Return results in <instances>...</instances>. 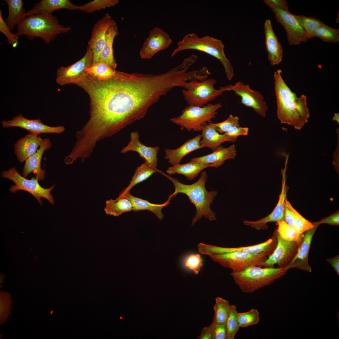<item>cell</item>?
Instances as JSON below:
<instances>
[{"label": "cell", "instance_id": "cell-1", "mask_svg": "<svg viewBox=\"0 0 339 339\" xmlns=\"http://www.w3.org/2000/svg\"><path fill=\"white\" fill-rule=\"evenodd\" d=\"M158 172L169 179L174 185L175 191L170 195L169 198L171 199L178 193H183L188 197L190 202L195 206L196 212L192 221V226L202 217L210 221L217 219L216 213L211 209L210 206L217 196V191L206 190L205 184L208 175L206 172L202 171L199 180L191 185L184 184L161 170H158Z\"/></svg>", "mask_w": 339, "mask_h": 339}, {"label": "cell", "instance_id": "cell-2", "mask_svg": "<svg viewBox=\"0 0 339 339\" xmlns=\"http://www.w3.org/2000/svg\"><path fill=\"white\" fill-rule=\"evenodd\" d=\"M280 69L273 74L274 88L276 98L277 116L282 123L293 126L300 130L308 122L309 116L307 106V97L302 94L294 100L287 96L284 88L285 83Z\"/></svg>", "mask_w": 339, "mask_h": 339}, {"label": "cell", "instance_id": "cell-3", "mask_svg": "<svg viewBox=\"0 0 339 339\" xmlns=\"http://www.w3.org/2000/svg\"><path fill=\"white\" fill-rule=\"evenodd\" d=\"M16 34L18 37L26 35L29 39L41 38L48 44L59 35L67 33L69 27L60 24L57 18L52 14L38 13L27 16L17 26Z\"/></svg>", "mask_w": 339, "mask_h": 339}, {"label": "cell", "instance_id": "cell-4", "mask_svg": "<svg viewBox=\"0 0 339 339\" xmlns=\"http://www.w3.org/2000/svg\"><path fill=\"white\" fill-rule=\"evenodd\" d=\"M289 269L288 267L274 268L251 265L240 271H232L230 273L235 283L245 293H253L261 288L270 285L284 276Z\"/></svg>", "mask_w": 339, "mask_h": 339}, {"label": "cell", "instance_id": "cell-5", "mask_svg": "<svg viewBox=\"0 0 339 339\" xmlns=\"http://www.w3.org/2000/svg\"><path fill=\"white\" fill-rule=\"evenodd\" d=\"M224 46L220 40L207 35L199 37L196 34H188L177 43V47L173 51V56L181 51L194 50L207 54L218 59L223 64L228 79L230 80L234 75L233 67L224 53Z\"/></svg>", "mask_w": 339, "mask_h": 339}, {"label": "cell", "instance_id": "cell-6", "mask_svg": "<svg viewBox=\"0 0 339 339\" xmlns=\"http://www.w3.org/2000/svg\"><path fill=\"white\" fill-rule=\"evenodd\" d=\"M222 106L220 103H208L202 107L189 105L182 110L180 115L170 121L179 126L181 130L200 132L216 118L217 110Z\"/></svg>", "mask_w": 339, "mask_h": 339}, {"label": "cell", "instance_id": "cell-7", "mask_svg": "<svg viewBox=\"0 0 339 339\" xmlns=\"http://www.w3.org/2000/svg\"><path fill=\"white\" fill-rule=\"evenodd\" d=\"M216 82L215 79L210 78L186 82L182 92L187 103L190 106L202 107L222 95L223 92L214 87Z\"/></svg>", "mask_w": 339, "mask_h": 339}, {"label": "cell", "instance_id": "cell-8", "mask_svg": "<svg viewBox=\"0 0 339 339\" xmlns=\"http://www.w3.org/2000/svg\"><path fill=\"white\" fill-rule=\"evenodd\" d=\"M271 254L262 252L252 254L237 251L209 256L214 262L232 271H240L251 265L264 267V263L267 256Z\"/></svg>", "mask_w": 339, "mask_h": 339}, {"label": "cell", "instance_id": "cell-9", "mask_svg": "<svg viewBox=\"0 0 339 339\" xmlns=\"http://www.w3.org/2000/svg\"><path fill=\"white\" fill-rule=\"evenodd\" d=\"M1 175L3 178L8 179L15 183V185L12 186L10 188V191L12 193L20 190L26 191L34 196L40 205L42 204L41 197L46 198L51 204L54 203L50 192L54 188L55 185L49 188H44L39 184L37 178L33 177L30 180L27 179L21 176L14 167L3 171Z\"/></svg>", "mask_w": 339, "mask_h": 339}, {"label": "cell", "instance_id": "cell-10", "mask_svg": "<svg viewBox=\"0 0 339 339\" xmlns=\"http://www.w3.org/2000/svg\"><path fill=\"white\" fill-rule=\"evenodd\" d=\"M92 51L87 47L86 53L80 59L67 67L61 66L56 72V83L61 86L76 85L88 74L86 69L93 63Z\"/></svg>", "mask_w": 339, "mask_h": 339}, {"label": "cell", "instance_id": "cell-11", "mask_svg": "<svg viewBox=\"0 0 339 339\" xmlns=\"http://www.w3.org/2000/svg\"><path fill=\"white\" fill-rule=\"evenodd\" d=\"M219 89L223 92L233 91L236 95L241 97V104L252 108L261 116H266L268 107L263 95L258 91L252 89L249 85L244 84L242 82L239 81L234 85L220 87Z\"/></svg>", "mask_w": 339, "mask_h": 339}, {"label": "cell", "instance_id": "cell-12", "mask_svg": "<svg viewBox=\"0 0 339 339\" xmlns=\"http://www.w3.org/2000/svg\"><path fill=\"white\" fill-rule=\"evenodd\" d=\"M277 22L283 26L290 46L306 42L310 39L304 28L299 24L293 14L289 11L277 7L271 8Z\"/></svg>", "mask_w": 339, "mask_h": 339}, {"label": "cell", "instance_id": "cell-13", "mask_svg": "<svg viewBox=\"0 0 339 339\" xmlns=\"http://www.w3.org/2000/svg\"><path fill=\"white\" fill-rule=\"evenodd\" d=\"M302 234L298 241H289L282 238L277 232L276 246L272 253L268 256L265 261L264 267H274L275 264L277 265L278 267L288 266L297 253Z\"/></svg>", "mask_w": 339, "mask_h": 339}, {"label": "cell", "instance_id": "cell-14", "mask_svg": "<svg viewBox=\"0 0 339 339\" xmlns=\"http://www.w3.org/2000/svg\"><path fill=\"white\" fill-rule=\"evenodd\" d=\"M277 244V232L276 231L271 238L264 242L256 245L236 247H220L200 243L197 245V248L198 252L201 254L209 256L237 251L252 254L267 252L271 254L274 250Z\"/></svg>", "mask_w": 339, "mask_h": 339}, {"label": "cell", "instance_id": "cell-15", "mask_svg": "<svg viewBox=\"0 0 339 339\" xmlns=\"http://www.w3.org/2000/svg\"><path fill=\"white\" fill-rule=\"evenodd\" d=\"M1 124L3 128L19 127L27 130L30 133L38 136L41 133L60 134L65 130L63 126H51L44 124L39 119H29L21 114L14 117L11 120H3Z\"/></svg>", "mask_w": 339, "mask_h": 339}, {"label": "cell", "instance_id": "cell-16", "mask_svg": "<svg viewBox=\"0 0 339 339\" xmlns=\"http://www.w3.org/2000/svg\"><path fill=\"white\" fill-rule=\"evenodd\" d=\"M115 22L110 16L106 13L94 24L87 46L93 52V63L99 61L105 43L107 30Z\"/></svg>", "mask_w": 339, "mask_h": 339}, {"label": "cell", "instance_id": "cell-17", "mask_svg": "<svg viewBox=\"0 0 339 339\" xmlns=\"http://www.w3.org/2000/svg\"><path fill=\"white\" fill-rule=\"evenodd\" d=\"M172 39L169 34L162 29L155 27L150 32L140 51L141 58L149 59L157 52L168 48Z\"/></svg>", "mask_w": 339, "mask_h": 339}, {"label": "cell", "instance_id": "cell-18", "mask_svg": "<svg viewBox=\"0 0 339 339\" xmlns=\"http://www.w3.org/2000/svg\"><path fill=\"white\" fill-rule=\"evenodd\" d=\"M284 176L282 180L281 191L279 200L273 211L267 216L256 221L245 220L243 222L244 224L257 230H265L268 228L267 223L269 222L277 223L280 221H284L285 202L288 188L286 185L285 178Z\"/></svg>", "mask_w": 339, "mask_h": 339}, {"label": "cell", "instance_id": "cell-19", "mask_svg": "<svg viewBox=\"0 0 339 339\" xmlns=\"http://www.w3.org/2000/svg\"><path fill=\"white\" fill-rule=\"evenodd\" d=\"M319 225L302 234V239L297 252L293 259L287 266L290 269L296 268L309 272L312 269L308 262V255L313 236Z\"/></svg>", "mask_w": 339, "mask_h": 339}, {"label": "cell", "instance_id": "cell-20", "mask_svg": "<svg viewBox=\"0 0 339 339\" xmlns=\"http://www.w3.org/2000/svg\"><path fill=\"white\" fill-rule=\"evenodd\" d=\"M139 137V134L138 131L131 132L129 142L122 149L121 153H125L130 151L136 152L145 161L152 166L156 168L158 165L157 154L159 149V147L146 146L140 141Z\"/></svg>", "mask_w": 339, "mask_h": 339}, {"label": "cell", "instance_id": "cell-21", "mask_svg": "<svg viewBox=\"0 0 339 339\" xmlns=\"http://www.w3.org/2000/svg\"><path fill=\"white\" fill-rule=\"evenodd\" d=\"M264 30L268 60L272 66L278 65L282 59L283 50L282 46L273 31L270 19L265 20Z\"/></svg>", "mask_w": 339, "mask_h": 339}, {"label": "cell", "instance_id": "cell-22", "mask_svg": "<svg viewBox=\"0 0 339 339\" xmlns=\"http://www.w3.org/2000/svg\"><path fill=\"white\" fill-rule=\"evenodd\" d=\"M51 146V143L48 138L43 139L37 151L25 161L22 173L24 177H26L30 173L33 172L35 174V177L39 180L44 179L45 172L41 168V160L44 152L48 150Z\"/></svg>", "mask_w": 339, "mask_h": 339}, {"label": "cell", "instance_id": "cell-23", "mask_svg": "<svg viewBox=\"0 0 339 339\" xmlns=\"http://www.w3.org/2000/svg\"><path fill=\"white\" fill-rule=\"evenodd\" d=\"M43 139L38 136L29 133L18 140L14 144V150L18 161L23 163L34 154Z\"/></svg>", "mask_w": 339, "mask_h": 339}, {"label": "cell", "instance_id": "cell-24", "mask_svg": "<svg viewBox=\"0 0 339 339\" xmlns=\"http://www.w3.org/2000/svg\"><path fill=\"white\" fill-rule=\"evenodd\" d=\"M236 152L234 144L227 148L221 145L212 153L202 157L193 158L191 161L209 164L211 167L217 168L223 165L227 159H234L236 155Z\"/></svg>", "mask_w": 339, "mask_h": 339}, {"label": "cell", "instance_id": "cell-25", "mask_svg": "<svg viewBox=\"0 0 339 339\" xmlns=\"http://www.w3.org/2000/svg\"><path fill=\"white\" fill-rule=\"evenodd\" d=\"M201 139V134H199L188 140L176 149H165L164 151V159L168 160L169 163L172 166L180 164L183 158L186 155L197 149L202 148L199 144Z\"/></svg>", "mask_w": 339, "mask_h": 339}, {"label": "cell", "instance_id": "cell-26", "mask_svg": "<svg viewBox=\"0 0 339 339\" xmlns=\"http://www.w3.org/2000/svg\"><path fill=\"white\" fill-rule=\"evenodd\" d=\"M79 6L69 0H41L26 12V16L38 13L52 14L53 12L60 9L79 10Z\"/></svg>", "mask_w": 339, "mask_h": 339}, {"label": "cell", "instance_id": "cell-27", "mask_svg": "<svg viewBox=\"0 0 339 339\" xmlns=\"http://www.w3.org/2000/svg\"><path fill=\"white\" fill-rule=\"evenodd\" d=\"M119 196L124 197L130 202L133 207L132 211L137 212L148 210L152 212L160 220L162 219L164 216L162 212V209L170 204L171 199L169 197L168 200L165 203L158 204L152 203L147 200L135 197L132 195L130 191L124 192L122 191Z\"/></svg>", "mask_w": 339, "mask_h": 339}, {"label": "cell", "instance_id": "cell-28", "mask_svg": "<svg viewBox=\"0 0 339 339\" xmlns=\"http://www.w3.org/2000/svg\"><path fill=\"white\" fill-rule=\"evenodd\" d=\"M202 132L201 139L199 144L202 148H207L213 152L223 143L229 141L234 142L231 138L218 133L214 128L211 122L207 124Z\"/></svg>", "mask_w": 339, "mask_h": 339}, {"label": "cell", "instance_id": "cell-29", "mask_svg": "<svg viewBox=\"0 0 339 339\" xmlns=\"http://www.w3.org/2000/svg\"><path fill=\"white\" fill-rule=\"evenodd\" d=\"M118 34V27L115 22L109 28L106 34L105 44L100 53V59L115 69L117 63L113 54V45L115 38Z\"/></svg>", "mask_w": 339, "mask_h": 339}, {"label": "cell", "instance_id": "cell-30", "mask_svg": "<svg viewBox=\"0 0 339 339\" xmlns=\"http://www.w3.org/2000/svg\"><path fill=\"white\" fill-rule=\"evenodd\" d=\"M209 167L211 166L209 164L198 163L190 161L186 164H179L170 167L166 172L170 175L176 174L182 175L188 180H192L197 177L202 170Z\"/></svg>", "mask_w": 339, "mask_h": 339}, {"label": "cell", "instance_id": "cell-31", "mask_svg": "<svg viewBox=\"0 0 339 339\" xmlns=\"http://www.w3.org/2000/svg\"><path fill=\"white\" fill-rule=\"evenodd\" d=\"M8 8V14L5 21L10 30L14 29L25 18L24 4L22 0H5Z\"/></svg>", "mask_w": 339, "mask_h": 339}, {"label": "cell", "instance_id": "cell-32", "mask_svg": "<svg viewBox=\"0 0 339 339\" xmlns=\"http://www.w3.org/2000/svg\"><path fill=\"white\" fill-rule=\"evenodd\" d=\"M132 208V203L128 199L119 196L115 199L107 200L104 210L108 215L118 216L123 213L131 211Z\"/></svg>", "mask_w": 339, "mask_h": 339}, {"label": "cell", "instance_id": "cell-33", "mask_svg": "<svg viewBox=\"0 0 339 339\" xmlns=\"http://www.w3.org/2000/svg\"><path fill=\"white\" fill-rule=\"evenodd\" d=\"M158 170L156 168L145 161L137 168L129 185L122 191L124 192L130 191L135 185L145 180Z\"/></svg>", "mask_w": 339, "mask_h": 339}, {"label": "cell", "instance_id": "cell-34", "mask_svg": "<svg viewBox=\"0 0 339 339\" xmlns=\"http://www.w3.org/2000/svg\"><path fill=\"white\" fill-rule=\"evenodd\" d=\"M86 71L88 74L95 77L100 80L109 79L114 77L117 71L105 62L99 60L93 63Z\"/></svg>", "mask_w": 339, "mask_h": 339}, {"label": "cell", "instance_id": "cell-35", "mask_svg": "<svg viewBox=\"0 0 339 339\" xmlns=\"http://www.w3.org/2000/svg\"><path fill=\"white\" fill-rule=\"evenodd\" d=\"M215 300L213 321L218 324L226 323L230 314L231 305L228 300L220 297H216Z\"/></svg>", "mask_w": 339, "mask_h": 339}, {"label": "cell", "instance_id": "cell-36", "mask_svg": "<svg viewBox=\"0 0 339 339\" xmlns=\"http://www.w3.org/2000/svg\"><path fill=\"white\" fill-rule=\"evenodd\" d=\"M285 205L291 210L293 214L294 220V228L299 235L315 226L312 223L302 216L293 207L287 199L285 200Z\"/></svg>", "mask_w": 339, "mask_h": 339}, {"label": "cell", "instance_id": "cell-37", "mask_svg": "<svg viewBox=\"0 0 339 339\" xmlns=\"http://www.w3.org/2000/svg\"><path fill=\"white\" fill-rule=\"evenodd\" d=\"M314 37L325 42L337 43L339 42V29L333 28L324 24L315 31Z\"/></svg>", "mask_w": 339, "mask_h": 339}, {"label": "cell", "instance_id": "cell-38", "mask_svg": "<svg viewBox=\"0 0 339 339\" xmlns=\"http://www.w3.org/2000/svg\"><path fill=\"white\" fill-rule=\"evenodd\" d=\"M293 15L298 22L304 28L310 38L314 37V34L316 30L324 24L320 20L311 17L294 14Z\"/></svg>", "mask_w": 339, "mask_h": 339}, {"label": "cell", "instance_id": "cell-39", "mask_svg": "<svg viewBox=\"0 0 339 339\" xmlns=\"http://www.w3.org/2000/svg\"><path fill=\"white\" fill-rule=\"evenodd\" d=\"M119 3L118 0H94L79 6V10L88 13L114 6Z\"/></svg>", "mask_w": 339, "mask_h": 339}, {"label": "cell", "instance_id": "cell-40", "mask_svg": "<svg viewBox=\"0 0 339 339\" xmlns=\"http://www.w3.org/2000/svg\"><path fill=\"white\" fill-rule=\"evenodd\" d=\"M237 318L239 325L242 328L257 324L260 320L259 312L254 309L246 312H238Z\"/></svg>", "mask_w": 339, "mask_h": 339}, {"label": "cell", "instance_id": "cell-41", "mask_svg": "<svg viewBox=\"0 0 339 339\" xmlns=\"http://www.w3.org/2000/svg\"><path fill=\"white\" fill-rule=\"evenodd\" d=\"M9 293L0 291V323L3 324L11 314L13 301L11 299Z\"/></svg>", "mask_w": 339, "mask_h": 339}, {"label": "cell", "instance_id": "cell-42", "mask_svg": "<svg viewBox=\"0 0 339 339\" xmlns=\"http://www.w3.org/2000/svg\"><path fill=\"white\" fill-rule=\"evenodd\" d=\"M238 312L235 305H231L230 314L226 322L227 339H234L240 328L237 318Z\"/></svg>", "mask_w": 339, "mask_h": 339}, {"label": "cell", "instance_id": "cell-43", "mask_svg": "<svg viewBox=\"0 0 339 339\" xmlns=\"http://www.w3.org/2000/svg\"><path fill=\"white\" fill-rule=\"evenodd\" d=\"M278 227L276 230L278 234L282 238L289 241H298L300 238L294 227L288 224L284 221L277 222Z\"/></svg>", "mask_w": 339, "mask_h": 339}, {"label": "cell", "instance_id": "cell-44", "mask_svg": "<svg viewBox=\"0 0 339 339\" xmlns=\"http://www.w3.org/2000/svg\"><path fill=\"white\" fill-rule=\"evenodd\" d=\"M203 260L198 254L191 253L187 255L183 259L182 262L186 268L192 270L194 274H198L202 267Z\"/></svg>", "mask_w": 339, "mask_h": 339}, {"label": "cell", "instance_id": "cell-45", "mask_svg": "<svg viewBox=\"0 0 339 339\" xmlns=\"http://www.w3.org/2000/svg\"><path fill=\"white\" fill-rule=\"evenodd\" d=\"M3 12L0 10V31L7 37V42L13 47H16L19 44V37L16 33L11 32L5 21L3 17Z\"/></svg>", "mask_w": 339, "mask_h": 339}, {"label": "cell", "instance_id": "cell-46", "mask_svg": "<svg viewBox=\"0 0 339 339\" xmlns=\"http://www.w3.org/2000/svg\"><path fill=\"white\" fill-rule=\"evenodd\" d=\"M215 129L220 133H225L232 127L239 125V119L237 116L230 115L227 119L217 123L211 122Z\"/></svg>", "mask_w": 339, "mask_h": 339}, {"label": "cell", "instance_id": "cell-47", "mask_svg": "<svg viewBox=\"0 0 339 339\" xmlns=\"http://www.w3.org/2000/svg\"><path fill=\"white\" fill-rule=\"evenodd\" d=\"M248 127H241L239 125L236 126L231 127L223 134L232 139L235 142L238 136L247 135L248 134Z\"/></svg>", "mask_w": 339, "mask_h": 339}, {"label": "cell", "instance_id": "cell-48", "mask_svg": "<svg viewBox=\"0 0 339 339\" xmlns=\"http://www.w3.org/2000/svg\"><path fill=\"white\" fill-rule=\"evenodd\" d=\"M213 322L214 325L212 339H227L226 324H218Z\"/></svg>", "mask_w": 339, "mask_h": 339}, {"label": "cell", "instance_id": "cell-49", "mask_svg": "<svg viewBox=\"0 0 339 339\" xmlns=\"http://www.w3.org/2000/svg\"><path fill=\"white\" fill-rule=\"evenodd\" d=\"M315 225H319L322 223L328 224L332 225H338L339 224V213L337 212L331 215L321 219L320 221L312 223Z\"/></svg>", "mask_w": 339, "mask_h": 339}, {"label": "cell", "instance_id": "cell-50", "mask_svg": "<svg viewBox=\"0 0 339 339\" xmlns=\"http://www.w3.org/2000/svg\"><path fill=\"white\" fill-rule=\"evenodd\" d=\"M263 1L271 8L277 7L289 11L288 2L286 0H264Z\"/></svg>", "mask_w": 339, "mask_h": 339}, {"label": "cell", "instance_id": "cell-51", "mask_svg": "<svg viewBox=\"0 0 339 339\" xmlns=\"http://www.w3.org/2000/svg\"><path fill=\"white\" fill-rule=\"evenodd\" d=\"M214 323H212L208 326L204 327L201 330L200 335L197 337L198 339H212Z\"/></svg>", "mask_w": 339, "mask_h": 339}, {"label": "cell", "instance_id": "cell-52", "mask_svg": "<svg viewBox=\"0 0 339 339\" xmlns=\"http://www.w3.org/2000/svg\"><path fill=\"white\" fill-rule=\"evenodd\" d=\"M284 221L290 226L294 228V220L291 210L285 205L284 211Z\"/></svg>", "mask_w": 339, "mask_h": 339}, {"label": "cell", "instance_id": "cell-53", "mask_svg": "<svg viewBox=\"0 0 339 339\" xmlns=\"http://www.w3.org/2000/svg\"><path fill=\"white\" fill-rule=\"evenodd\" d=\"M326 261L333 268L338 275H339V255L326 259Z\"/></svg>", "mask_w": 339, "mask_h": 339}, {"label": "cell", "instance_id": "cell-54", "mask_svg": "<svg viewBox=\"0 0 339 339\" xmlns=\"http://www.w3.org/2000/svg\"><path fill=\"white\" fill-rule=\"evenodd\" d=\"M332 120H333L336 121L338 123H339V114L335 113L333 118Z\"/></svg>", "mask_w": 339, "mask_h": 339}]
</instances>
